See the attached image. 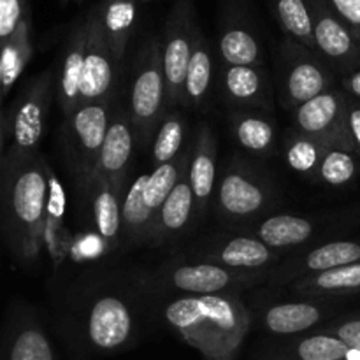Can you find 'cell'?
Instances as JSON below:
<instances>
[{
  "label": "cell",
  "mask_w": 360,
  "mask_h": 360,
  "mask_svg": "<svg viewBox=\"0 0 360 360\" xmlns=\"http://www.w3.org/2000/svg\"><path fill=\"white\" fill-rule=\"evenodd\" d=\"M49 164L41 153L0 165V232L14 259L35 266L44 250Z\"/></svg>",
  "instance_id": "6da1fadb"
},
{
  "label": "cell",
  "mask_w": 360,
  "mask_h": 360,
  "mask_svg": "<svg viewBox=\"0 0 360 360\" xmlns=\"http://www.w3.org/2000/svg\"><path fill=\"white\" fill-rule=\"evenodd\" d=\"M164 320L204 360H234L252 327L238 295H181L162 309Z\"/></svg>",
  "instance_id": "7a4b0ae2"
},
{
  "label": "cell",
  "mask_w": 360,
  "mask_h": 360,
  "mask_svg": "<svg viewBox=\"0 0 360 360\" xmlns=\"http://www.w3.org/2000/svg\"><path fill=\"white\" fill-rule=\"evenodd\" d=\"M167 109V84H165L162 41L151 37L144 42L134 62L130 84L129 115L136 139L141 144L150 143L157 132Z\"/></svg>",
  "instance_id": "3957f363"
},
{
  "label": "cell",
  "mask_w": 360,
  "mask_h": 360,
  "mask_svg": "<svg viewBox=\"0 0 360 360\" xmlns=\"http://www.w3.org/2000/svg\"><path fill=\"white\" fill-rule=\"evenodd\" d=\"M276 200L266 174L241 158H232L214 188L218 217L232 225L248 227L267 213Z\"/></svg>",
  "instance_id": "277c9868"
},
{
  "label": "cell",
  "mask_w": 360,
  "mask_h": 360,
  "mask_svg": "<svg viewBox=\"0 0 360 360\" xmlns=\"http://www.w3.org/2000/svg\"><path fill=\"white\" fill-rule=\"evenodd\" d=\"M112 115V101H101L79 104L63 120L60 146L63 160L79 186L86 185L94 174Z\"/></svg>",
  "instance_id": "5b68a950"
},
{
  "label": "cell",
  "mask_w": 360,
  "mask_h": 360,
  "mask_svg": "<svg viewBox=\"0 0 360 360\" xmlns=\"http://www.w3.org/2000/svg\"><path fill=\"white\" fill-rule=\"evenodd\" d=\"M55 84L53 70H44L28 81L27 86L11 105L7 111L9 148L4 157L6 162L27 160L39 155Z\"/></svg>",
  "instance_id": "8992f818"
},
{
  "label": "cell",
  "mask_w": 360,
  "mask_h": 360,
  "mask_svg": "<svg viewBox=\"0 0 360 360\" xmlns=\"http://www.w3.org/2000/svg\"><path fill=\"white\" fill-rule=\"evenodd\" d=\"M81 330L88 347L101 354H116L134 343L139 330V311L130 295L98 292L81 315Z\"/></svg>",
  "instance_id": "52a82bcc"
},
{
  "label": "cell",
  "mask_w": 360,
  "mask_h": 360,
  "mask_svg": "<svg viewBox=\"0 0 360 360\" xmlns=\"http://www.w3.org/2000/svg\"><path fill=\"white\" fill-rule=\"evenodd\" d=\"M269 278L267 271H236L211 260H174L160 271V283L183 295H236Z\"/></svg>",
  "instance_id": "ba28073f"
},
{
  "label": "cell",
  "mask_w": 360,
  "mask_h": 360,
  "mask_svg": "<svg viewBox=\"0 0 360 360\" xmlns=\"http://www.w3.org/2000/svg\"><path fill=\"white\" fill-rule=\"evenodd\" d=\"M281 98L290 111L334 88V70L304 46L287 39L281 46Z\"/></svg>",
  "instance_id": "9c48e42d"
},
{
  "label": "cell",
  "mask_w": 360,
  "mask_h": 360,
  "mask_svg": "<svg viewBox=\"0 0 360 360\" xmlns=\"http://www.w3.org/2000/svg\"><path fill=\"white\" fill-rule=\"evenodd\" d=\"M199 27L193 16V7L188 0H178L165 23L162 41V62H164L165 84H167V108L181 104L185 76L192 58Z\"/></svg>",
  "instance_id": "30bf717a"
},
{
  "label": "cell",
  "mask_w": 360,
  "mask_h": 360,
  "mask_svg": "<svg viewBox=\"0 0 360 360\" xmlns=\"http://www.w3.org/2000/svg\"><path fill=\"white\" fill-rule=\"evenodd\" d=\"M347 104L348 95L343 88H330L292 111L295 130L326 146H341L354 151L347 127Z\"/></svg>",
  "instance_id": "8fae6325"
},
{
  "label": "cell",
  "mask_w": 360,
  "mask_h": 360,
  "mask_svg": "<svg viewBox=\"0 0 360 360\" xmlns=\"http://www.w3.org/2000/svg\"><path fill=\"white\" fill-rule=\"evenodd\" d=\"M316 53L341 76L360 69V44L327 0H309Z\"/></svg>",
  "instance_id": "7c38bea8"
},
{
  "label": "cell",
  "mask_w": 360,
  "mask_h": 360,
  "mask_svg": "<svg viewBox=\"0 0 360 360\" xmlns=\"http://www.w3.org/2000/svg\"><path fill=\"white\" fill-rule=\"evenodd\" d=\"M86 21L88 41L81 84V104L112 101L118 84L120 63L116 62L109 48L97 7L88 13Z\"/></svg>",
  "instance_id": "4fadbf2b"
},
{
  "label": "cell",
  "mask_w": 360,
  "mask_h": 360,
  "mask_svg": "<svg viewBox=\"0 0 360 360\" xmlns=\"http://www.w3.org/2000/svg\"><path fill=\"white\" fill-rule=\"evenodd\" d=\"M0 360H60L30 306H13L0 333Z\"/></svg>",
  "instance_id": "5bb4252c"
},
{
  "label": "cell",
  "mask_w": 360,
  "mask_h": 360,
  "mask_svg": "<svg viewBox=\"0 0 360 360\" xmlns=\"http://www.w3.org/2000/svg\"><path fill=\"white\" fill-rule=\"evenodd\" d=\"M357 262H360V239H338L292 255L278 264L267 280L274 285H290L301 278Z\"/></svg>",
  "instance_id": "9a60e30c"
},
{
  "label": "cell",
  "mask_w": 360,
  "mask_h": 360,
  "mask_svg": "<svg viewBox=\"0 0 360 360\" xmlns=\"http://www.w3.org/2000/svg\"><path fill=\"white\" fill-rule=\"evenodd\" d=\"M336 299L308 297L304 301H288L267 306L260 316L264 329L273 336L294 338L311 333L338 313Z\"/></svg>",
  "instance_id": "2e32d148"
},
{
  "label": "cell",
  "mask_w": 360,
  "mask_h": 360,
  "mask_svg": "<svg viewBox=\"0 0 360 360\" xmlns=\"http://www.w3.org/2000/svg\"><path fill=\"white\" fill-rule=\"evenodd\" d=\"M283 255V252L269 248L260 239L245 232H238L229 239L214 241L202 252L195 253L197 259L211 260L231 269L250 271V273L267 271L271 266L280 262Z\"/></svg>",
  "instance_id": "e0dca14e"
},
{
  "label": "cell",
  "mask_w": 360,
  "mask_h": 360,
  "mask_svg": "<svg viewBox=\"0 0 360 360\" xmlns=\"http://www.w3.org/2000/svg\"><path fill=\"white\" fill-rule=\"evenodd\" d=\"M134 141L136 134L130 122L129 109H116L91 178L105 179V181H125V174L132 160Z\"/></svg>",
  "instance_id": "ac0fdd59"
},
{
  "label": "cell",
  "mask_w": 360,
  "mask_h": 360,
  "mask_svg": "<svg viewBox=\"0 0 360 360\" xmlns=\"http://www.w3.org/2000/svg\"><path fill=\"white\" fill-rule=\"evenodd\" d=\"M125 181L91 178L83 186L90 204L91 224L105 248H115L122 236V200Z\"/></svg>",
  "instance_id": "d6986e66"
},
{
  "label": "cell",
  "mask_w": 360,
  "mask_h": 360,
  "mask_svg": "<svg viewBox=\"0 0 360 360\" xmlns=\"http://www.w3.org/2000/svg\"><path fill=\"white\" fill-rule=\"evenodd\" d=\"M359 355L360 350L352 348L340 338L313 330L267 348L257 360H345Z\"/></svg>",
  "instance_id": "ffe728a7"
},
{
  "label": "cell",
  "mask_w": 360,
  "mask_h": 360,
  "mask_svg": "<svg viewBox=\"0 0 360 360\" xmlns=\"http://www.w3.org/2000/svg\"><path fill=\"white\" fill-rule=\"evenodd\" d=\"M88 21L76 25L67 39L63 49L62 63H60L58 77L55 84V95L63 116L70 115L81 104V84H83L84 56H86Z\"/></svg>",
  "instance_id": "44dd1931"
},
{
  "label": "cell",
  "mask_w": 360,
  "mask_h": 360,
  "mask_svg": "<svg viewBox=\"0 0 360 360\" xmlns=\"http://www.w3.org/2000/svg\"><path fill=\"white\" fill-rule=\"evenodd\" d=\"M217 153L218 143L213 129L202 123L197 130L195 143L188 157V181L193 190L197 211L202 213L214 197L217 188Z\"/></svg>",
  "instance_id": "7402d4cb"
},
{
  "label": "cell",
  "mask_w": 360,
  "mask_h": 360,
  "mask_svg": "<svg viewBox=\"0 0 360 360\" xmlns=\"http://www.w3.org/2000/svg\"><path fill=\"white\" fill-rule=\"evenodd\" d=\"M241 232L260 239L264 245L276 252L285 253L311 241L316 234V224L311 218L297 217V214H273L260 220L253 231L243 229Z\"/></svg>",
  "instance_id": "603a6c76"
},
{
  "label": "cell",
  "mask_w": 360,
  "mask_h": 360,
  "mask_svg": "<svg viewBox=\"0 0 360 360\" xmlns=\"http://www.w3.org/2000/svg\"><path fill=\"white\" fill-rule=\"evenodd\" d=\"M186 171L176 183L172 192L165 199L160 213H158L155 238L151 245H164V243L172 241L178 236H181L192 221L193 213L197 210V202Z\"/></svg>",
  "instance_id": "cb8c5ba5"
},
{
  "label": "cell",
  "mask_w": 360,
  "mask_h": 360,
  "mask_svg": "<svg viewBox=\"0 0 360 360\" xmlns=\"http://www.w3.org/2000/svg\"><path fill=\"white\" fill-rule=\"evenodd\" d=\"M292 292L304 297L340 299L360 294V262L311 274L290 283Z\"/></svg>",
  "instance_id": "d4e9b609"
},
{
  "label": "cell",
  "mask_w": 360,
  "mask_h": 360,
  "mask_svg": "<svg viewBox=\"0 0 360 360\" xmlns=\"http://www.w3.org/2000/svg\"><path fill=\"white\" fill-rule=\"evenodd\" d=\"M67 195L56 172L49 167L48 178V206H46L44 248L48 250L53 264L60 266L70 252V239L65 231Z\"/></svg>",
  "instance_id": "484cf974"
},
{
  "label": "cell",
  "mask_w": 360,
  "mask_h": 360,
  "mask_svg": "<svg viewBox=\"0 0 360 360\" xmlns=\"http://www.w3.org/2000/svg\"><path fill=\"white\" fill-rule=\"evenodd\" d=\"M227 98L245 108H269V86L262 65L227 67L224 74Z\"/></svg>",
  "instance_id": "4316f807"
},
{
  "label": "cell",
  "mask_w": 360,
  "mask_h": 360,
  "mask_svg": "<svg viewBox=\"0 0 360 360\" xmlns=\"http://www.w3.org/2000/svg\"><path fill=\"white\" fill-rule=\"evenodd\" d=\"M146 181L148 174L137 176L122 200V236L134 243H153L155 238L157 220L144 202Z\"/></svg>",
  "instance_id": "83f0119b"
},
{
  "label": "cell",
  "mask_w": 360,
  "mask_h": 360,
  "mask_svg": "<svg viewBox=\"0 0 360 360\" xmlns=\"http://www.w3.org/2000/svg\"><path fill=\"white\" fill-rule=\"evenodd\" d=\"M136 9L137 0H102L97 6L104 35L120 65L136 23Z\"/></svg>",
  "instance_id": "f1b7e54d"
},
{
  "label": "cell",
  "mask_w": 360,
  "mask_h": 360,
  "mask_svg": "<svg viewBox=\"0 0 360 360\" xmlns=\"http://www.w3.org/2000/svg\"><path fill=\"white\" fill-rule=\"evenodd\" d=\"M32 21L30 16L20 25L13 37L0 49V104L9 95L11 88L16 84L25 67L32 60Z\"/></svg>",
  "instance_id": "f546056e"
},
{
  "label": "cell",
  "mask_w": 360,
  "mask_h": 360,
  "mask_svg": "<svg viewBox=\"0 0 360 360\" xmlns=\"http://www.w3.org/2000/svg\"><path fill=\"white\" fill-rule=\"evenodd\" d=\"M211 83H213V56L207 41L199 30L193 44L192 58L186 69L181 104L186 108H197L202 104L210 94Z\"/></svg>",
  "instance_id": "4dcf8cb0"
},
{
  "label": "cell",
  "mask_w": 360,
  "mask_h": 360,
  "mask_svg": "<svg viewBox=\"0 0 360 360\" xmlns=\"http://www.w3.org/2000/svg\"><path fill=\"white\" fill-rule=\"evenodd\" d=\"M232 132L236 141L250 153L269 157L276 146V129L266 116L250 111L232 115Z\"/></svg>",
  "instance_id": "1f68e13d"
},
{
  "label": "cell",
  "mask_w": 360,
  "mask_h": 360,
  "mask_svg": "<svg viewBox=\"0 0 360 360\" xmlns=\"http://www.w3.org/2000/svg\"><path fill=\"white\" fill-rule=\"evenodd\" d=\"M271 2H273L278 23L283 28L287 39L316 53L309 0H271Z\"/></svg>",
  "instance_id": "d6a6232c"
},
{
  "label": "cell",
  "mask_w": 360,
  "mask_h": 360,
  "mask_svg": "<svg viewBox=\"0 0 360 360\" xmlns=\"http://www.w3.org/2000/svg\"><path fill=\"white\" fill-rule=\"evenodd\" d=\"M188 157L190 153L183 151L178 158L167 162V164L158 165V167H155L153 172L148 174L146 188H144V202H146L148 210L153 213L155 220L158 218V213H160L169 193L172 192L176 183L179 181V178L188 169Z\"/></svg>",
  "instance_id": "836d02e7"
},
{
  "label": "cell",
  "mask_w": 360,
  "mask_h": 360,
  "mask_svg": "<svg viewBox=\"0 0 360 360\" xmlns=\"http://www.w3.org/2000/svg\"><path fill=\"white\" fill-rule=\"evenodd\" d=\"M218 48H220L221 60L227 63V67L262 65V48L257 37L252 32L238 25L221 32Z\"/></svg>",
  "instance_id": "e575fe53"
},
{
  "label": "cell",
  "mask_w": 360,
  "mask_h": 360,
  "mask_svg": "<svg viewBox=\"0 0 360 360\" xmlns=\"http://www.w3.org/2000/svg\"><path fill=\"white\" fill-rule=\"evenodd\" d=\"M359 169V157L354 151L341 146H327L315 174V181L336 188L347 186L357 178Z\"/></svg>",
  "instance_id": "d590c367"
},
{
  "label": "cell",
  "mask_w": 360,
  "mask_h": 360,
  "mask_svg": "<svg viewBox=\"0 0 360 360\" xmlns=\"http://www.w3.org/2000/svg\"><path fill=\"white\" fill-rule=\"evenodd\" d=\"M326 144L320 143V141L304 136V134H299L295 130L285 141V158H287L288 167L297 174L304 176V178L315 179L320 162L326 153Z\"/></svg>",
  "instance_id": "8d00e7d4"
},
{
  "label": "cell",
  "mask_w": 360,
  "mask_h": 360,
  "mask_svg": "<svg viewBox=\"0 0 360 360\" xmlns=\"http://www.w3.org/2000/svg\"><path fill=\"white\" fill-rule=\"evenodd\" d=\"M185 120L178 112L165 115L160 122V127L155 136L153 146H151V157H153L155 167L167 162L174 160L183 153V143H185Z\"/></svg>",
  "instance_id": "74e56055"
},
{
  "label": "cell",
  "mask_w": 360,
  "mask_h": 360,
  "mask_svg": "<svg viewBox=\"0 0 360 360\" xmlns=\"http://www.w3.org/2000/svg\"><path fill=\"white\" fill-rule=\"evenodd\" d=\"M28 16V0H0V49Z\"/></svg>",
  "instance_id": "f35d334b"
},
{
  "label": "cell",
  "mask_w": 360,
  "mask_h": 360,
  "mask_svg": "<svg viewBox=\"0 0 360 360\" xmlns=\"http://www.w3.org/2000/svg\"><path fill=\"white\" fill-rule=\"evenodd\" d=\"M316 330H322V333L326 334H333V336L340 338L341 341L350 345L352 348L360 350V311L338 316V319H334L329 326Z\"/></svg>",
  "instance_id": "ab89813d"
},
{
  "label": "cell",
  "mask_w": 360,
  "mask_h": 360,
  "mask_svg": "<svg viewBox=\"0 0 360 360\" xmlns=\"http://www.w3.org/2000/svg\"><path fill=\"white\" fill-rule=\"evenodd\" d=\"M360 44V0H327Z\"/></svg>",
  "instance_id": "60d3db41"
},
{
  "label": "cell",
  "mask_w": 360,
  "mask_h": 360,
  "mask_svg": "<svg viewBox=\"0 0 360 360\" xmlns=\"http://www.w3.org/2000/svg\"><path fill=\"white\" fill-rule=\"evenodd\" d=\"M347 127L355 155L360 158V101H355L350 95L347 104Z\"/></svg>",
  "instance_id": "b9f144b4"
},
{
  "label": "cell",
  "mask_w": 360,
  "mask_h": 360,
  "mask_svg": "<svg viewBox=\"0 0 360 360\" xmlns=\"http://www.w3.org/2000/svg\"><path fill=\"white\" fill-rule=\"evenodd\" d=\"M341 88L352 98L360 101V69L352 74H347V76H341Z\"/></svg>",
  "instance_id": "7bdbcfd3"
},
{
  "label": "cell",
  "mask_w": 360,
  "mask_h": 360,
  "mask_svg": "<svg viewBox=\"0 0 360 360\" xmlns=\"http://www.w3.org/2000/svg\"><path fill=\"white\" fill-rule=\"evenodd\" d=\"M9 141V132H7V112L2 109L0 104V165H2L4 157H6V144Z\"/></svg>",
  "instance_id": "ee69618b"
},
{
  "label": "cell",
  "mask_w": 360,
  "mask_h": 360,
  "mask_svg": "<svg viewBox=\"0 0 360 360\" xmlns=\"http://www.w3.org/2000/svg\"><path fill=\"white\" fill-rule=\"evenodd\" d=\"M345 360H360V355H359V357H354V359H345Z\"/></svg>",
  "instance_id": "f6af8a7d"
}]
</instances>
